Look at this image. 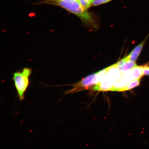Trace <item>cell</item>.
<instances>
[{
  "label": "cell",
  "instance_id": "cell-1",
  "mask_svg": "<svg viewBox=\"0 0 149 149\" xmlns=\"http://www.w3.org/2000/svg\"><path fill=\"white\" fill-rule=\"evenodd\" d=\"M46 4L56 6L75 15L86 25L97 28L94 16L84 8L79 0H40L36 4Z\"/></svg>",
  "mask_w": 149,
  "mask_h": 149
},
{
  "label": "cell",
  "instance_id": "cell-2",
  "mask_svg": "<svg viewBox=\"0 0 149 149\" xmlns=\"http://www.w3.org/2000/svg\"><path fill=\"white\" fill-rule=\"evenodd\" d=\"M32 72L31 68H25L13 74V79L20 101H22L25 98L24 94L29 86V77Z\"/></svg>",
  "mask_w": 149,
  "mask_h": 149
},
{
  "label": "cell",
  "instance_id": "cell-3",
  "mask_svg": "<svg viewBox=\"0 0 149 149\" xmlns=\"http://www.w3.org/2000/svg\"><path fill=\"white\" fill-rule=\"evenodd\" d=\"M96 74V72L91 74L84 78L79 82L72 84L73 88L66 91L65 94H73L74 93L81 92L88 89L89 87L93 85H96L95 77Z\"/></svg>",
  "mask_w": 149,
  "mask_h": 149
},
{
  "label": "cell",
  "instance_id": "cell-4",
  "mask_svg": "<svg viewBox=\"0 0 149 149\" xmlns=\"http://www.w3.org/2000/svg\"><path fill=\"white\" fill-rule=\"evenodd\" d=\"M120 79L117 76L107 72L102 81L93 87L92 88L94 91H111L115 83Z\"/></svg>",
  "mask_w": 149,
  "mask_h": 149
},
{
  "label": "cell",
  "instance_id": "cell-5",
  "mask_svg": "<svg viewBox=\"0 0 149 149\" xmlns=\"http://www.w3.org/2000/svg\"><path fill=\"white\" fill-rule=\"evenodd\" d=\"M145 65L137 66L128 72L123 74V77L129 81L141 79L144 75V69Z\"/></svg>",
  "mask_w": 149,
  "mask_h": 149
},
{
  "label": "cell",
  "instance_id": "cell-6",
  "mask_svg": "<svg viewBox=\"0 0 149 149\" xmlns=\"http://www.w3.org/2000/svg\"><path fill=\"white\" fill-rule=\"evenodd\" d=\"M149 35V34L139 45L136 46L130 52L129 54L127 56V57L130 61H134V62L137 61L142 51L143 47H144L145 42H146Z\"/></svg>",
  "mask_w": 149,
  "mask_h": 149
},
{
  "label": "cell",
  "instance_id": "cell-7",
  "mask_svg": "<svg viewBox=\"0 0 149 149\" xmlns=\"http://www.w3.org/2000/svg\"><path fill=\"white\" fill-rule=\"evenodd\" d=\"M130 81L126 79L122 76V77L115 83L111 91L118 92L125 91L126 87Z\"/></svg>",
  "mask_w": 149,
  "mask_h": 149
},
{
  "label": "cell",
  "instance_id": "cell-8",
  "mask_svg": "<svg viewBox=\"0 0 149 149\" xmlns=\"http://www.w3.org/2000/svg\"><path fill=\"white\" fill-rule=\"evenodd\" d=\"M137 66L134 61L128 60L124 63L120 70L121 73L124 74Z\"/></svg>",
  "mask_w": 149,
  "mask_h": 149
},
{
  "label": "cell",
  "instance_id": "cell-9",
  "mask_svg": "<svg viewBox=\"0 0 149 149\" xmlns=\"http://www.w3.org/2000/svg\"><path fill=\"white\" fill-rule=\"evenodd\" d=\"M141 83V79L133 80L130 81L126 87L125 91L130 90L140 85Z\"/></svg>",
  "mask_w": 149,
  "mask_h": 149
},
{
  "label": "cell",
  "instance_id": "cell-10",
  "mask_svg": "<svg viewBox=\"0 0 149 149\" xmlns=\"http://www.w3.org/2000/svg\"><path fill=\"white\" fill-rule=\"evenodd\" d=\"M79 1L83 8L87 9L92 6L94 0H79Z\"/></svg>",
  "mask_w": 149,
  "mask_h": 149
},
{
  "label": "cell",
  "instance_id": "cell-11",
  "mask_svg": "<svg viewBox=\"0 0 149 149\" xmlns=\"http://www.w3.org/2000/svg\"><path fill=\"white\" fill-rule=\"evenodd\" d=\"M112 0H94L92 3L93 6H97L104 4L111 1Z\"/></svg>",
  "mask_w": 149,
  "mask_h": 149
},
{
  "label": "cell",
  "instance_id": "cell-12",
  "mask_svg": "<svg viewBox=\"0 0 149 149\" xmlns=\"http://www.w3.org/2000/svg\"><path fill=\"white\" fill-rule=\"evenodd\" d=\"M144 75L149 76V65H145L144 69Z\"/></svg>",
  "mask_w": 149,
  "mask_h": 149
}]
</instances>
